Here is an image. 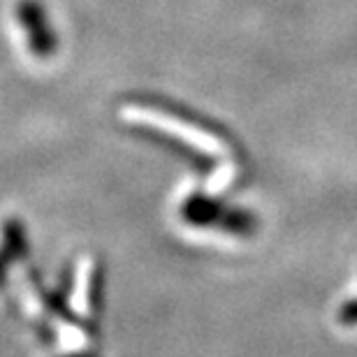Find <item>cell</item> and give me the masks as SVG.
I'll use <instances>...</instances> for the list:
<instances>
[{
  "mask_svg": "<svg viewBox=\"0 0 357 357\" xmlns=\"http://www.w3.org/2000/svg\"><path fill=\"white\" fill-rule=\"evenodd\" d=\"M344 320H357V304L348 306V309L344 311Z\"/></svg>",
  "mask_w": 357,
  "mask_h": 357,
  "instance_id": "4",
  "label": "cell"
},
{
  "mask_svg": "<svg viewBox=\"0 0 357 357\" xmlns=\"http://www.w3.org/2000/svg\"><path fill=\"white\" fill-rule=\"evenodd\" d=\"M70 357H96V355H91V353H79V355H70Z\"/></svg>",
  "mask_w": 357,
  "mask_h": 357,
  "instance_id": "5",
  "label": "cell"
},
{
  "mask_svg": "<svg viewBox=\"0 0 357 357\" xmlns=\"http://www.w3.org/2000/svg\"><path fill=\"white\" fill-rule=\"evenodd\" d=\"M128 116H130V121H137L139 126L158 130L162 135H167V137H174L176 142L195 149L199 153L227 155V146L216 137V135L199 130V128L185 123L181 119L169 116V114L155 109V107H128Z\"/></svg>",
  "mask_w": 357,
  "mask_h": 357,
  "instance_id": "1",
  "label": "cell"
},
{
  "mask_svg": "<svg viewBox=\"0 0 357 357\" xmlns=\"http://www.w3.org/2000/svg\"><path fill=\"white\" fill-rule=\"evenodd\" d=\"M14 14H17L19 26L26 31L28 49H31L35 59H54L56 49H59V38H56V31L52 21H49L47 7L40 0H19L17 7H14Z\"/></svg>",
  "mask_w": 357,
  "mask_h": 357,
  "instance_id": "2",
  "label": "cell"
},
{
  "mask_svg": "<svg viewBox=\"0 0 357 357\" xmlns=\"http://www.w3.org/2000/svg\"><path fill=\"white\" fill-rule=\"evenodd\" d=\"M5 244L0 248V281L5 278L7 267L26 253V230L17 218H10L3 227Z\"/></svg>",
  "mask_w": 357,
  "mask_h": 357,
  "instance_id": "3",
  "label": "cell"
}]
</instances>
